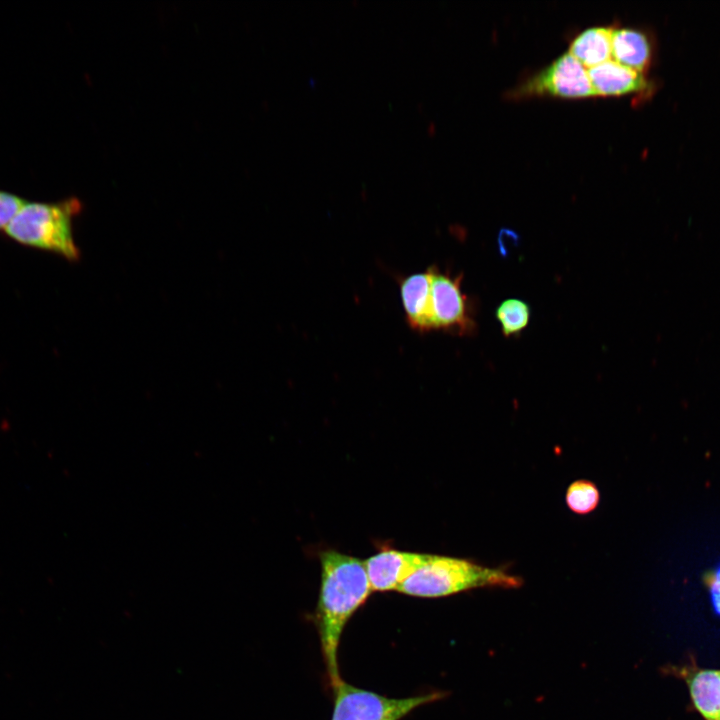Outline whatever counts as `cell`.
I'll use <instances>...</instances> for the list:
<instances>
[{
  "mask_svg": "<svg viewBox=\"0 0 720 720\" xmlns=\"http://www.w3.org/2000/svg\"><path fill=\"white\" fill-rule=\"evenodd\" d=\"M321 582L315 611L321 650L331 686L341 680L338 648L351 616L372 592L364 561L336 550L319 554Z\"/></svg>",
  "mask_w": 720,
  "mask_h": 720,
  "instance_id": "6da1fadb",
  "label": "cell"
},
{
  "mask_svg": "<svg viewBox=\"0 0 720 720\" xmlns=\"http://www.w3.org/2000/svg\"><path fill=\"white\" fill-rule=\"evenodd\" d=\"M521 576L508 567L485 566L471 559L427 554L424 562L407 577L397 592L415 597L437 598L476 588L515 589Z\"/></svg>",
  "mask_w": 720,
  "mask_h": 720,
  "instance_id": "7a4b0ae2",
  "label": "cell"
},
{
  "mask_svg": "<svg viewBox=\"0 0 720 720\" xmlns=\"http://www.w3.org/2000/svg\"><path fill=\"white\" fill-rule=\"evenodd\" d=\"M81 202L71 197L57 202L26 201L3 230L14 241L75 261L80 257L73 236V220Z\"/></svg>",
  "mask_w": 720,
  "mask_h": 720,
  "instance_id": "3957f363",
  "label": "cell"
},
{
  "mask_svg": "<svg viewBox=\"0 0 720 720\" xmlns=\"http://www.w3.org/2000/svg\"><path fill=\"white\" fill-rule=\"evenodd\" d=\"M334 706L331 720H400L412 710L441 698V693L390 698L339 680L332 686Z\"/></svg>",
  "mask_w": 720,
  "mask_h": 720,
  "instance_id": "277c9868",
  "label": "cell"
},
{
  "mask_svg": "<svg viewBox=\"0 0 720 720\" xmlns=\"http://www.w3.org/2000/svg\"><path fill=\"white\" fill-rule=\"evenodd\" d=\"M430 291L428 317L430 331H445L459 336L472 335L477 324L472 303L462 291L463 274L453 276L436 265L428 267Z\"/></svg>",
  "mask_w": 720,
  "mask_h": 720,
  "instance_id": "5b68a950",
  "label": "cell"
},
{
  "mask_svg": "<svg viewBox=\"0 0 720 720\" xmlns=\"http://www.w3.org/2000/svg\"><path fill=\"white\" fill-rule=\"evenodd\" d=\"M511 98L551 96L559 98L593 97L587 69L571 54L565 53L535 73L510 93Z\"/></svg>",
  "mask_w": 720,
  "mask_h": 720,
  "instance_id": "8992f818",
  "label": "cell"
},
{
  "mask_svg": "<svg viewBox=\"0 0 720 720\" xmlns=\"http://www.w3.org/2000/svg\"><path fill=\"white\" fill-rule=\"evenodd\" d=\"M427 554L383 549L364 561L372 591H397L425 560Z\"/></svg>",
  "mask_w": 720,
  "mask_h": 720,
  "instance_id": "52a82bcc",
  "label": "cell"
},
{
  "mask_svg": "<svg viewBox=\"0 0 720 720\" xmlns=\"http://www.w3.org/2000/svg\"><path fill=\"white\" fill-rule=\"evenodd\" d=\"M595 96H623L649 89L643 73L608 60L587 69Z\"/></svg>",
  "mask_w": 720,
  "mask_h": 720,
  "instance_id": "ba28073f",
  "label": "cell"
},
{
  "mask_svg": "<svg viewBox=\"0 0 720 720\" xmlns=\"http://www.w3.org/2000/svg\"><path fill=\"white\" fill-rule=\"evenodd\" d=\"M398 283L401 303L408 326L419 333L431 332L428 317L429 269L400 277Z\"/></svg>",
  "mask_w": 720,
  "mask_h": 720,
  "instance_id": "9c48e42d",
  "label": "cell"
},
{
  "mask_svg": "<svg viewBox=\"0 0 720 720\" xmlns=\"http://www.w3.org/2000/svg\"><path fill=\"white\" fill-rule=\"evenodd\" d=\"M611 56L619 64L643 73L651 58L648 38L632 28H612Z\"/></svg>",
  "mask_w": 720,
  "mask_h": 720,
  "instance_id": "30bf717a",
  "label": "cell"
},
{
  "mask_svg": "<svg viewBox=\"0 0 720 720\" xmlns=\"http://www.w3.org/2000/svg\"><path fill=\"white\" fill-rule=\"evenodd\" d=\"M692 701L705 720H720V670L696 669L684 677Z\"/></svg>",
  "mask_w": 720,
  "mask_h": 720,
  "instance_id": "8fae6325",
  "label": "cell"
},
{
  "mask_svg": "<svg viewBox=\"0 0 720 720\" xmlns=\"http://www.w3.org/2000/svg\"><path fill=\"white\" fill-rule=\"evenodd\" d=\"M611 33L612 27H590L573 39L568 53L587 69L600 65L610 60Z\"/></svg>",
  "mask_w": 720,
  "mask_h": 720,
  "instance_id": "7c38bea8",
  "label": "cell"
},
{
  "mask_svg": "<svg viewBox=\"0 0 720 720\" xmlns=\"http://www.w3.org/2000/svg\"><path fill=\"white\" fill-rule=\"evenodd\" d=\"M505 337L519 335L529 324L531 309L527 302L518 298L502 301L495 311Z\"/></svg>",
  "mask_w": 720,
  "mask_h": 720,
  "instance_id": "4fadbf2b",
  "label": "cell"
},
{
  "mask_svg": "<svg viewBox=\"0 0 720 720\" xmlns=\"http://www.w3.org/2000/svg\"><path fill=\"white\" fill-rule=\"evenodd\" d=\"M565 502L571 512L578 515H587L598 507L600 491L593 481L578 479L567 487Z\"/></svg>",
  "mask_w": 720,
  "mask_h": 720,
  "instance_id": "5bb4252c",
  "label": "cell"
},
{
  "mask_svg": "<svg viewBox=\"0 0 720 720\" xmlns=\"http://www.w3.org/2000/svg\"><path fill=\"white\" fill-rule=\"evenodd\" d=\"M25 202L16 194L0 190V229L6 228Z\"/></svg>",
  "mask_w": 720,
  "mask_h": 720,
  "instance_id": "9a60e30c",
  "label": "cell"
},
{
  "mask_svg": "<svg viewBox=\"0 0 720 720\" xmlns=\"http://www.w3.org/2000/svg\"><path fill=\"white\" fill-rule=\"evenodd\" d=\"M710 596L715 613L720 616V566L710 580Z\"/></svg>",
  "mask_w": 720,
  "mask_h": 720,
  "instance_id": "2e32d148",
  "label": "cell"
}]
</instances>
